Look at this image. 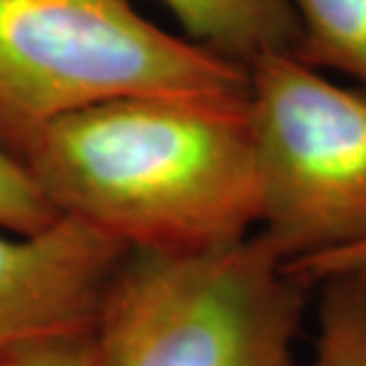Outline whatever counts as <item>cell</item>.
<instances>
[{
  "instance_id": "cell-1",
  "label": "cell",
  "mask_w": 366,
  "mask_h": 366,
  "mask_svg": "<svg viewBox=\"0 0 366 366\" xmlns=\"http://www.w3.org/2000/svg\"><path fill=\"white\" fill-rule=\"evenodd\" d=\"M17 157L57 214L127 250H212L257 231L247 95L107 100L46 124Z\"/></svg>"
},
{
  "instance_id": "cell-2",
  "label": "cell",
  "mask_w": 366,
  "mask_h": 366,
  "mask_svg": "<svg viewBox=\"0 0 366 366\" xmlns=\"http://www.w3.org/2000/svg\"><path fill=\"white\" fill-rule=\"evenodd\" d=\"M310 288L257 233L127 250L91 328L93 366H297Z\"/></svg>"
},
{
  "instance_id": "cell-3",
  "label": "cell",
  "mask_w": 366,
  "mask_h": 366,
  "mask_svg": "<svg viewBox=\"0 0 366 366\" xmlns=\"http://www.w3.org/2000/svg\"><path fill=\"white\" fill-rule=\"evenodd\" d=\"M247 69L152 24L131 0H0V141L134 95H247Z\"/></svg>"
},
{
  "instance_id": "cell-4",
  "label": "cell",
  "mask_w": 366,
  "mask_h": 366,
  "mask_svg": "<svg viewBox=\"0 0 366 366\" xmlns=\"http://www.w3.org/2000/svg\"><path fill=\"white\" fill-rule=\"evenodd\" d=\"M247 76L254 233L314 285L366 254V89L342 86L292 53L259 57Z\"/></svg>"
},
{
  "instance_id": "cell-5",
  "label": "cell",
  "mask_w": 366,
  "mask_h": 366,
  "mask_svg": "<svg viewBox=\"0 0 366 366\" xmlns=\"http://www.w3.org/2000/svg\"><path fill=\"white\" fill-rule=\"evenodd\" d=\"M127 247L76 219L0 229V366L43 342L91 333Z\"/></svg>"
},
{
  "instance_id": "cell-6",
  "label": "cell",
  "mask_w": 366,
  "mask_h": 366,
  "mask_svg": "<svg viewBox=\"0 0 366 366\" xmlns=\"http://www.w3.org/2000/svg\"><path fill=\"white\" fill-rule=\"evenodd\" d=\"M186 39L250 67L259 57L292 53L297 21L288 0H159Z\"/></svg>"
},
{
  "instance_id": "cell-7",
  "label": "cell",
  "mask_w": 366,
  "mask_h": 366,
  "mask_svg": "<svg viewBox=\"0 0 366 366\" xmlns=\"http://www.w3.org/2000/svg\"><path fill=\"white\" fill-rule=\"evenodd\" d=\"M297 21L292 55L305 64L350 76L366 89V0H288Z\"/></svg>"
},
{
  "instance_id": "cell-8",
  "label": "cell",
  "mask_w": 366,
  "mask_h": 366,
  "mask_svg": "<svg viewBox=\"0 0 366 366\" xmlns=\"http://www.w3.org/2000/svg\"><path fill=\"white\" fill-rule=\"evenodd\" d=\"M317 338L307 366H366V290L350 274L317 281Z\"/></svg>"
},
{
  "instance_id": "cell-9",
  "label": "cell",
  "mask_w": 366,
  "mask_h": 366,
  "mask_svg": "<svg viewBox=\"0 0 366 366\" xmlns=\"http://www.w3.org/2000/svg\"><path fill=\"white\" fill-rule=\"evenodd\" d=\"M57 219L60 214L41 193L24 162L0 141V229L36 233Z\"/></svg>"
},
{
  "instance_id": "cell-10",
  "label": "cell",
  "mask_w": 366,
  "mask_h": 366,
  "mask_svg": "<svg viewBox=\"0 0 366 366\" xmlns=\"http://www.w3.org/2000/svg\"><path fill=\"white\" fill-rule=\"evenodd\" d=\"M5 366H93L91 333L43 342L17 355Z\"/></svg>"
},
{
  "instance_id": "cell-11",
  "label": "cell",
  "mask_w": 366,
  "mask_h": 366,
  "mask_svg": "<svg viewBox=\"0 0 366 366\" xmlns=\"http://www.w3.org/2000/svg\"><path fill=\"white\" fill-rule=\"evenodd\" d=\"M335 274H350V276H355L357 281L362 283V288L366 290V257L352 262V264H347L345 269H340V272H335ZM328 276H333V274H328Z\"/></svg>"
},
{
  "instance_id": "cell-12",
  "label": "cell",
  "mask_w": 366,
  "mask_h": 366,
  "mask_svg": "<svg viewBox=\"0 0 366 366\" xmlns=\"http://www.w3.org/2000/svg\"><path fill=\"white\" fill-rule=\"evenodd\" d=\"M362 257H366V254H362ZM362 257H357V259H362ZM357 259H352V262H357ZM352 262H350V264H352ZM347 267V264H345ZM345 267H340V269H345ZM340 269H338V272H340ZM335 274V272H333Z\"/></svg>"
},
{
  "instance_id": "cell-13",
  "label": "cell",
  "mask_w": 366,
  "mask_h": 366,
  "mask_svg": "<svg viewBox=\"0 0 366 366\" xmlns=\"http://www.w3.org/2000/svg\"><path fill=\"white\" fill-rule=\"evenodd\" d=\"M3 366H5V364H3Z\"/></svg>"
}]
</instances>
